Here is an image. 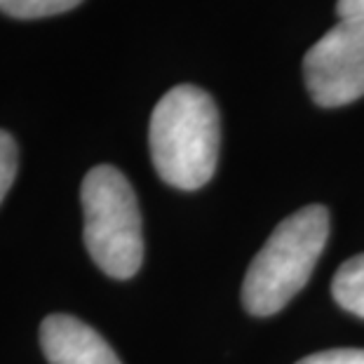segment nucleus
Listing matches in <instances>:
<instances>
[{
  "instance_id": "f257e3e1",
  "label": "nucleus",
  "mask_w": 364,
  "mask_h": 364,
  "mask_svg": "<svg viewBox=\"0 0 364 364\" xmlns=\"http://www.w3.org/2000/svg\"><path fill=\"white\" fill-rule=\"evenodd\" d=\"M219 111L196 85H176L153 108L149 144L160 179L179 191H198L219 160Z\"/></svg>"
},
{
  "instance_id": "423d86ee",
  "label": "nucleus",
  "mask_w": 364,
  "mask_h": 364,
  "mask_svg": "<svg viewBox=\"0 0 364 364\" xmlns=\"http://www.w3.org/2000/svg\"><path fill=\"white\" fill-rule=\"evenodd\" d=\"M331 294L343 311L364 320V254L353 257L336 270Z\"/></svg>"
},
{
  "instance_id": "7ed1b4c3",
  "label": "nucleus",
  "mask_w": 364,
  "mask_h": 364,
  "mask_svg": "<svg viewBox=\"0 0 364 364\" xmlns=\"http://www.w3.org/2000/svg\"><path fill=\"white\" fill-rule=\"evenodd\" d=\"M80 203L85 245L92 261L118 280L136 275L144 261L141 216L125 174L111 165L90 169L80 188Z\"/></svg>"
},
{
  "instance_id": "39448f33",
  "label": "nucleus",
  "mask_w": 364,
  "mask_h": 364,
  "mask_svg": "<svg viewBox=\"0 0 364 364\" xmlns=\"http://www.w3.org/2000/svg\"><path fill=\"white\" fill-rule=\"evenodd\" d=\"M41 346L50 364H122L90 324L71 315H50L41 324Z\"/></svg>"
},
{
  "instance_id": "9d476101",
  "label": "nucleus",
  "mask_w": 364,
  "mask_h": 364,
  "mask_svg": "<svg viewBox=\"0 0 364 364\" xmlns=\"http://www.w3.org/2000/svg\"><path fill=\"white\" fill-rule=\"evenodd\" d=\"M338 19L346 17H364V0H338L336 3Z\"/></svg>"
},
{
  "instance_id": "20e7f679",
  "label": "nucleus",
  "mask_w": 364,
  "mask_h": 364,
  "mask_svg": "<svg viewBox=\"0 0 364 364\" xmlns=\"http://www.w3.org/2000/svg\"><path fill=\"white\" fill-rule=\"evenodd\" d=\"M306 87L315 104L336 108L364 97V17H346L304 59Z\"/></svg>"
},
{
  "instance_id": "f03ea898",
  "label": "nucleus",
  "mask_w": 364,
  "mask_h": 364,
  "mask_svg": "<svg viewBox=\"0 0 364 364\" xmlns=\"http://www.w3.org/2000/svg\"><path fill=\"white\" fill-rule=\"evenodd\" d=\"M327 240L329 212L324 207L311 205L287 216L250 263L242 284L247 311L259 317L282 311L313 275Z\"/></svg>"
},
{
  "instance_id": "1a4fd4ad",
  "label": "nucleus",
  "mask_w": 364,
  "mask_h": 364,
  "mask_svg": "<svg viewBox=\"0 0 364 364\" xmlns=\"http://www.w3.org/2000/svg\"><path fill=\"white\" fill-rule=\"evenodd\" d=\"M296 364H364V350H360V348H336V350L308 355Z\"/></svg>"
},
{
  "instance_id": "6e6552de",
  "label": "nucleus",
  "mask_w": 364,
  "mask_h": 364,
  "mask_svg": "<svg viewBox=\"0 0 364 364\" xmlns=\"http://www.w3.org/2000/svg\"><path fill=\"white\" fill-rule=\"evenodd\" d=\"M17 167H19L17 144H14V139L7 132L0 129V203L5 200L14 176H17Z\"/></svg>"
},
{
  "instance_id": "0eeeda50",
  "label": "nucleus",
  "mask_w": 364,
  "mask_h": 364,
  "mask_svg": "<svg viewBox=\"0 0 364 364\" xmlns=\"http://www.w3.org/2000/svg\"><path fill=\"white\" fill-rule=\"evenodd\" d=\"M82 0H0V12L14 19H43L68 12Z\"/></svg>"
}]
</instances>
